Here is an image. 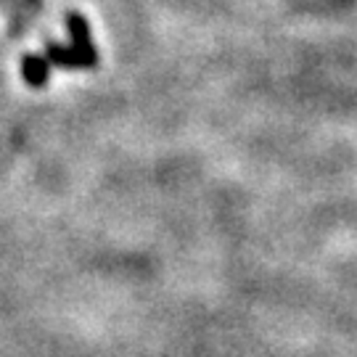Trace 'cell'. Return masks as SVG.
Wrapping results in <instances>:
<instances>
[{
	"mask_svg": "<svg viewBox=\"0 0 357 357\" xmlns=\"http://www.w3.org/2000/svg\"><path fill=\"white\" fill-rule=\"evenodd\" d=\"M66 29H69V38H72V51L79 56V61L85 64V69H93V66L98 64V51L93 45L85 16L77 11H69L66 13Z\"/></svg>",
	"mask_w": 357,
	"mask_h": 357,
	"instance_id": "obj_1",
	"label": "cell"
},
{
	"mask_svg": "<svg viewBox=\"0 0 357 357\" xmlns=\"http://www.w3.org/2000/svg\"><path fill=\"white\" fill-rule=\"evenodd\" d=\"M22 77H24V82L29 88H43L45 82H48V77H51V64H48V59L45 56H40V53H29L22 59Z\"/></svg>",
	"mask_w": 357,
	"mask_h": 357,
	"instance_id": "obj_2",
	"label": "cell"
},
{
	"mask_svg": "<svg viewBox=\"0 0 357 357\" xmlns=\"http://www.w3.org/2000/svg\"><path fill=\"white\" fill-rule=\"evenodd\" d=\"M45 59H48V64H53V66L85 69V64L79 61V56H77L72 48H64V45H59V43H48V45H45Z\"/></svg>",
	"mask_w": 357,
	"mask_h": 357,
	"instance_id": "obj_3",
	"label": "cell"
}]
</instances>
